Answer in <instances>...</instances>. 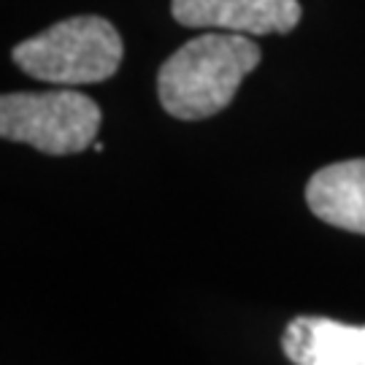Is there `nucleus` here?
<instances>
[{
  "label": "nucleus",
  "mask_w": 365,
  "mask_h": 365,
  "mask_svg": "<svg viewBox=\"0 0 365 365\" xmlns=\"http://www.w3.org/2000/svg\"><path fill=\"white\" fill-rule=\"evenodd\" d=\"M173 19L184 27L244 36H284L300 22L298 0H170Z\"/></svg>",
  "instance_id": "20e7f679"
},
{
  "label": "nucleus",
  "mask_w": 365,
  "mask_h": 365,
  "mask_svg": "<svg viewBox=\"0 0 365 365\" xmlns=\"http://www.w3.org/2000/svg\"><path fill=\"white\" fill-rule=\"evenodd\" d=\"M260 46L244 33H206L170 54L157 73V98L170 117L195 122L227 108L260 66Z\"/></svg>",
  "instance_id": "f257e3e1"
},
{
  "label": "nucleus",
  "mask_w": 365,
  "mask_h": 365,
  "mask_svg": "<svg viewBox=\"0 0 365 365\" xmlns=\"http://www.w3.org/2000/svg\"><path fill=\"white\" fill-rule=\"evenodd\" d=\"M101 108L76 90L6 92L0 98V135L43 155H78L95 146Z\"/></svg>",
  "instance_id": "7ed1b4c3"
},
{
  "label": "nucleus",
  "mask_w": 365,
  "mask_h": 365,
  "mask_svg": "<svg viewBox=\"0 0 365 365\" xmlns=\"http://www.w3.org/2000/svg\"><path fill=\"white\" fill-rule=\"evenodd\" d=\"M282 349L295 365H365V325L298 317L284 330Z\"/></svg>",
  "instance_id": "39448f33"
},
{
  "label": "nucleus",
  "mask_w": 365,
  "mask_h": 365,
  "mask_svg": "<svg viewBox=\"0 0 365 365\" xmlns=\"http://www.w3.org/2000/svg\"><path fill=\"white\" fill-rule=\"evenodd\" d=\"M122 38L103 16H71L14 46V63L27 76L76 87L111 78L122 63Z\"/></svg>",
  "instance_id": "f03ea898"
},
{
  "label": "nucleus",
  "mask_w": 365,
  "mask_h": 365,
  "mask_svg": "<svg viewBox=\"0 0 365 365\" xmlns=\"http://www.w3.org/2000/svg\"><path fill=\"white\" fill-rule=\"evenodd\" d=\"M306 203L327 225L365 235V160H344L317 170L306 187Z\"/></svg>",
  "instance_id": "423d86ee"
}]
</instances>
